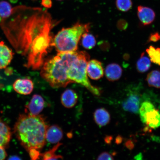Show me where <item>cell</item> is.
Wrapping results in <instances>:
<instances>
[{
    "label": "cell",
    "instance_id": "35",
    "mask_svg": "<svg viewBox=\"0 0 160 160\" xmlns=\"http://www.w3.org/2000/svg\"><path fill=\"white\" fill-rule=\"evenodd\" d=\"M21 159L20 158L16 157V156H14V157H12L10 158L9 159Z\"/></svg>",
    "mask_w": 160,
    "mask_h": 160
},
{
    "label": "cell",
    "instance_id": "5",
    "mask_svg": "<svg viewBox=\"0 0 160 160\" xmlns=\"http://www.w3.org/2000/svg\"><path fill=\"white\" fill-rule=\"evenodd\" d=\"M89 56L85 52H79L78 55L70 65L67 72L68 78L72 82L84 86L94 95L99 96L101 91L92 85L88 77L87 71Z\"/></svg>",
    "mask_w": 160,
    "mask_h": 160
},
{
    "label": "cell",
    "instance_id": "24",
    "mask_svg": "<svg viewBox=\"0 0 160 160\" xmlns=\"http://www.w3.org/2000/svg\"><path fill=\"white\" fill-rule=\"evenodd\" d=\"M12 12V8L9 3L6 1L0 2V18L3 19H7Z\"/></svg>",
    "mask_w": 160,
    "mask_h": 160
},
{
    "label": "cell",
    "instance_id": "14",
    "mask_svg": "<svg viewBox=\"0 0 160 160\" xmlns=\"http://www.w3.org/2000/svg\"><path fill=\"white\" fill-rule=\"evenodd\" d=\"M122 69L121 66L117 63L110 64L106 68L105 75L110 81L113 82L119 80L121 77Z\"/></svg>",
    "mask_w": 160,
    "mask_h": 160
},
{
    "label": "cell",
    "instance_id": "31",
    "mask_svg": "<svg viewBox=\"0 0 160 160\" xmlns=\"http://www.w3.org/2000/svg\"><path fill=\"white\" fill-rule=\"evenodd\" d=\"M41 5L47 8H50L52 5V0H42Z\"/></svg>",
    "mask_w": 160,
    "mask_h": 160
},
{
    "label": "cell",
    "instance_id": "32",
    "mask_svg": "<svg viewBox=\"0 0 160 160\" xmlns=\"http://www.w3.org/2000/svg\"><path fill=\"white\" fill-rule=\"evenodd\" d=\"M7 154L4 148L0 146V160H4L7 157Z\"/></svg>",
    "mask_w": 160,
    "mask_h": 160
},
{
    "label": "cell",
    "instance_id": "16",
    "mask_svg": "<svg viewBox=\"0 0 160 160\" xmlns=\"http://www.w3.org/2000/svg\"><path fill=\"white\" fill-rule=\"evenodd\" d=\"M145 124L153 129L160 127V112L158 110L155 108L147 114Z\"/></svg>",
    "mask_w": 160,
    "mask_h": 160
},
{
    "label": "cell",
    "instance_id": "8",
    "mask_svg": "<svg viewBox=\"0 0 160 160\" xmlns=\"http://www.w3.org/2000/svg\"><path fill=\"white\" fill-rule=\"evenodd\" d=\"M87 71L88 76L90 78L94 80L101 79L104 73L101 62L96 59L91 60L88 62Z\"/></svg>",
    "mask_w": 160,
    "mask_h": 160
},
{
    "label": "cell",
    "instance_id": "36",
    "mask_svg": "<svg viewBox=\"0 0 160 160\" xmlns=\"http://www.w3.org/2000/svg\"><path fill=\"white\" fill-rule=\"evenodd\" d=\"M58 1H62V0H58Z\"/></svg>",
    "mask_w": 160,
    "mask_h": 160
},
{
    "label": "cell",
    "instance_id": "2",
    "mask_svg": "<svg viewBox=\"0 0 160 160\" xmlns=\"http://www.w3.org/2000/svg\"><path fill=\"white\" fill-rule=\"evenodd\" d=\"M48 126L41 115H20L16 122L14 133L21 145L28 152L40 151L46 143V133Z\"/></svg>",
    "mask_w": 160,
    "mask_h": 160
},
{
    "label": "cell",
    "instance_id": "34",
    "mask_svg": "<svg viewBox=\"0 0 160 160\" xmlns=\"http://www.w3.org/2000/svg\"><path fill=\"white\" fill-rule=\"evenodd\" d=\"M117 142H118V143H119V142H121L122 141V138L121 137H118L117 138Z\"/></svg>",
    "mask_w": 160,
    "mask_h": 160
},
{
    "label": "cell",
    "instance_id": "26",
    "mask_svg": "<svg viewBox=\"0 0 160 160\" xmlns=\"http://www.w3.org/2000/svg\"><path fill=\"white\" fill-rule=\"evenodd\" d=\"M128 26V23L125 19H119L117 22V27L118 29L120 31H125L127 29Z\"/></svg>",
    "mask_w": 160,
    "mask_h": 160
},
{
    "label": "cell",
    "instance_id": "19",
    "mask_svg": "<svg viewBox=\"0 0 160 160\" xmlns=\"http://www.w3.org/2000/svg\"><path fill=\"white\" fill-rule=\"evenodd\" d=\"M146 80L150 87L160 89V71L153 70L148 75Z\"/></svg>",
    "mask_w": 160,
    "mask_h": 160
},
{
    "label": "cell",
    "instance_id": "6",
    "mask_svg": "<svg viewBox=\"0 0 160 160\" xmlns=\"http://www.w3.org/2000/svg\"><path fill=\"white\" fill-rule=\"evenodd\" d=\"M125 111L134 113L139 112L140 104L139 93L136 91H131L122 103Z\"/></svg>",
    "mask_w": 160,
    "mask_h": 160
},
{
    "label": "cell",
    "instance_id": "20",
    "mask_svg": "<svg viewBox=\"0 0 160 160\" xmlns=\"http://www.w3.org/2000/svg\"><path fill=\"white\" fill-rule=\"evenodd\" d=\"M155 109L154 105L151 102H143L139 107V113L140 118L143 123L146 122V117L147 114L149 112Z\"/></svg>",
    "mask_w": 160,
    "mask_h": 160
},
{
    "label": "cell",
    "instance_id": "25",
    "mask_svg": "<svg viewBox=\"0 0 160 160\" xmlns=\"http://www.w3.org/2000/svg\"><path fill=\"white\" fill-rule=\"evenodd\" d=\"M115 4L118 9L122 12L128 11L133 5L132 0H116Z\"/></svg>",
    "mask_w": 160,
    "mask_h": 160
},
{
    "label": "cell",
    "instance_id": "7",
    "mask_svg": "<svg viewBox=\"0 0 160 160\" xmlns=\"http://www.w3.org/2000/svg\"><path fill=\"white\" fill-rule=\"evenodd\" d=\"M44 106L45 101L43 97L39 95L35 94L26 106L25 112L30 115H38L42 111Z\"/></svg>",
    "mask_w": 160,
    "mask_h": 160
},
{
    "label": "cell",
    "instance_id": "33",
    "mask_svg": "<svg viewBox=\"0 0 160 160\" xmlns=\"http://www.w3.org/2000/svg\"><path fill=\"white\" fill-rule=\"evenodd\" d=\"M130 58V56L129 54H128L126 53L123 56V58L125 60H129Z\"/></svg>",
    "mask_w": 160,
    "mask_h": 160
},
{
    "label": "cell",
    "instance_id": "27",
    "mask_svg": "<svg viewBox=\"0 0 160 160\" xmlns=\"http://www.w3.org/2000/svg\"><path fill=\"white\" fill-rule=\"evenodd\" d=\"M30 157L32 160L38 159L41 157L40 151L36 149H32L28 152Z\"/></svg>",
    "mask_w": 160,
    "mask_h": 160
},
{
    "label": "cell",
    "instance_id": "9",
    "mask_svg": "<svg viewBox=\"0 0 160 160\" xmlns=\"http://www.w3.org/2000/svg\"><path fill=\"white\" fill-rule=\"evenodd\" d=\"M138 17L143 25H149L154 21L155 13L152 9L149 7L140 5L137 8Z\"/></svg>",
    "mask_w": 160,
    "mask_h": 160
},
{
    "label": "cell",
    "instance_id": "12",
    "mask_svg": "<svg viewBox=\"0 0 160 160\" xmlns=\"http://www.w3.org/2000/svg\"><path fill=\"white\" fill-rule=\"evenodd\" d=\"M63 137L62 130L58 126L53 125L48 127L46 133V141L51 143H57Z\"/></svg>",
    "mask_w": 160,
    "mask_h": 160
},
{
    "label": "cell",
    "instance_id": "10",
    "mask_svg": "<svg viewBox=\"0 0 160 160\" xmlns=\"http://www.w3.org/2000/svg\"><path fill=\"white\" fill-rule=\"evenodd\" d=\"M13 88L17 92L23 95H28L33 91L34 85L32 80L28 79H18L13 84Z\"/></svg>",
    "mask_w": 160,
    "mask_h": 160
},
{
    "label": "cell",
    "instance_id": "17",
    "mask_svg": "<svg viewBox=\"0 0 160 160\" xmlns=\"http://www.w3.org/2000/svg\"><path fill=\"white\" fill-rule=\"evenodd\" d=\"M11 129L8 125L0 119V146L5 148L11 140Z\"/></svg>",
    "mask_w": 160,
    "mask_h": 160
},
{
    "label": "cell",
    "instance_id": "21",
    "mask_svg": "<svg viewBox=\"0 0 160 160\" xmlns=\"http://www.w3.org/2000/svg\"><path fill=\"white\" fill-rule=\"evenodd\" d=\"M62 145V143H57V145L54 146L53 148L50 149L49 151L43 153L41 154V157L42 158V159L44 160L63 159V157L62 156L57 155V154L56 153V151Z\"/></svg>",
    "mask_w": 160,
    "mask_h": 160
},
{
    "label": "cell",
    "instance_id": "4",
    "mask_svg": "<svg viewBox=\"0 0 160 160\" xmlns=\"http://www.w3.org/2000/svg\"><path fill=\"white\" fill-rule=\"evenodd\" d=\"M89 24L78 23L71 28H63L53 39L52 47L58 52H76L83 33L89 32Z\"/></svg>",
    "mask_w": 160,
    "mask_h": 160
},
{
    "label": "cell",
    "instance_id": "1",
    "mask_svg": "<svg viewBox=\"0 0 160 160\" xmlns=\"http://www.w3.org/2000/svg\"><path fill=\"white\" fill-rule=\"evenodd\" d=\"M23 9L9 21L3 19L2 27L17 52L27 58L26 67L39 69L52 47L53 22L47 11L40 8Z\"/></svg>",
    "mask_w": 160,
    "mask_h": 160
},
{
    "label": "cell",
    "instance_id": "30",
    "mask_svg": "<svg viewBox=\"0 0 160 160\" xmlns=\"http://www.w3.org/2000/svg\"><path fill=\"white\" fill-rule=\"evenodd\" d=\"M99 45L102 50L104 51H108L110 49V44L108 42L103 41L100 43Z\"/></svg>",
    "mask_w": 160,
    "mask_h": 160
},
{
    "label": "cell",
    "instance_id": "11",
    "mask_svg": "<svg viewBox=\"0 0 160 160\" xmlns=\"http://www.w3.org/2000/svg\"><path fill=\"white\" fill-rule=\"evenodd\" d=\"M14 53L12 50L1 41L0 42V69L6 68L13 58Z\"/></svg>",
    "mask_w": 160,
    "mask_h": 160
},
{
    "label": "cell",
    "instance_id": "28",
    "mask_svg": "<svg viewBox=\"0 0 160 160\" xmlns=\"http://www.w3.org/2000/svg\"><path fill=\"white\" fill-rule=\"evenodd\" d=\"M98 160H113V155L108 152H103L98 157Z\"/></svg>",
    "mask_w": 160,
    "mask_h": 160
},
{
    "label": "cell",
    "instance_id": "15",
    "mask_svg": "<svg viewBox=\"0 0 160 160\" xmlns=\"http://www.w3.org/2000/svg\"><path fill=\"white\" fill-rule=\"evenodd\" d=\"M93 116L95 122L100 127L107 125L111 120L110 113L104 108H100L96 110Z\"/></svg>",
    "mask_w": 160,
    "mask_h": 160
},
{
    "label": "cell",
    "instance_id": "23",
    "mask_svg": "<svg viewBox=\"0 0 160 160\" xmlns=\"http://www.w3.org/2000/svg\"><path fill=\"white\" fill-rule=\"evenodd\" d=\"M82 37V44L85 48L91 49L95 47L96 40L93 35L86 32L83 33Z\"/></svg>",
    "mask_w": 160,
    "mask_h": 160
},
{
    "label": "cell",
    "instance_id": "3",
    "mask_svg": "<svg viewBox=\"0 0 160 160\" xmlns=\"http://www.w3.org/2000/svg\"><path fill=\"white\" fill-rule=\"evenodd\" d=\"M79 52H58L47 60L42 66L41 75L51 87L64 88L72 83L68 78L67 72L71 64L77 58Z\"/></svg>",
    "mask_w": 160,
    "mask_h": 160
},
{
    "label": "cell",
    "instance_id": "29",
    "mask_svg": "<svg viewBox=\"0 0 160 160\" xmlns=\"http://www.w3.org/2000/svg\"><path fill=\"white\" fill-rule=\"evenodd\" d=\"M160 40V33L158 32L152 33L150 34L148 40V42H157Z\"/></svg>",
    "mask_w": 160,
    "mask_h": 160
},
{
    "label": "cell",
    "instance_id": "13",
    "mask_svg": "<svg viewBox=\"0 0 160 160\" xmlns=\"http://www.w3.org/2000/svg\"><path fill=\"white\" fill-rule=\"evenodd\" d=\"M78 99L77 94L72 89L66 90L61 95L62 104L68 108H71L74 107L77 102Z\"/></svg>",
    "mask_w": 160,
    "mask_h": 160
},
{
    "label": "cell",
    "instance_id": "18",
    "mask_svg": "<svg viewBox=\"0 0 160 160\" xmlns=\"http://www.w3.org/2000/svg\"><path fill=\"white\" fill-rule=\"evenodd\" d=\"M151 67V60L146 56L144 52L142 53L136 65L138 71L139 73H145L148 71Z\"/></svg>",
    "mask_w": 160,
    "mask_h": 160
},
{
    "label": "cell",
    "instance_id": "22",
    "mask_svg": "<svg viewBox=\"0 0 160 160\" xmlns=\"http://www.w3.org/2000/svg\"><path fill=\"white\" fill-rule=\"evenodd\" d=\"M146 52L151 62L160 66V48L151 46L146 50Z\"/></svg>",
    "mask_w": 160,
    "mask_h": 160
}]
</instances>
